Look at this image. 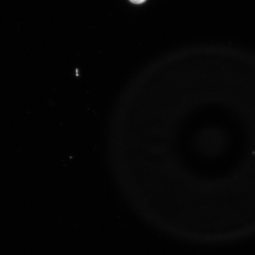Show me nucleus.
Returning <instances> with one entry per match:
<instances>
[{"label":"nucleus","mask_w":255,"mask_h":255,"mask_svg":"<svg viewBox=\"0 0 255 255\" xmlns=\"http://www.w3.org/2000/svg\"><path fill=\"white\" fill-rule=\"evenodd\" d=\"M129 1L135 4H142V3L146 1V0H129Z\"/></svg>","instance_id":"nucleus-1"}]
</instances>
